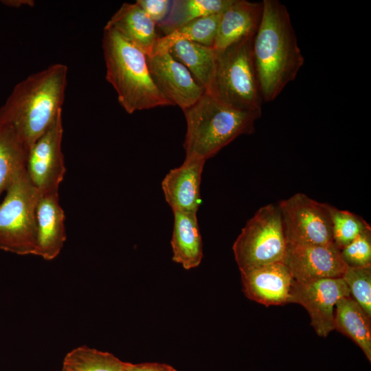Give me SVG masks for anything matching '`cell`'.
Wrapping results in <instances>:
<instances>
[{
	"label": "cell",
	"mask_w": 371,
	"mask_h": 371,
	"mask_svg": "<svg viewBox=\"0 0 371 371\" xmlns=\"http://www.w3.org/2000/svg\"><path fill=\"white\" fill-rule=\"evenodd\" d=\"M342 278L350 296L371 317V266L347 267Z\"/></svg>",
	"instance_id": "26"
},
{
	"label": "cell",
	"mask_w": 371,
	"mask_h": 371,
	"mask_svg": "<svg viewBox=\"0 0 371 371\" xmlns=\"http://www.w3.org/2000/svg\"><path fill=\"white\" fill-rule=\"evenodd\" d=\"M28 153L14 128L0 122V196L26 170Z\"/></svg>",
	"instance_id": "21"
},
{
	"label": "cell",
	"mask_w": 371,
	"mask_h": 371,
	"mask_svg": "<svg viewBox=\"0 0 371 371\" xmlns=\"http://www.w3.org/2000/svg\"><path fill=\"white\" fill-rule=\"evenodd\" d=\"M183 111L187 124L183 145L186 158L205 161L238 136L253 133L261 115L260 111L230 107L207 93Z\"/></svg>",
	"instance_id": "4"
},
{
	"label": "cell",
	"mask_w": 371,
	"mask_h": 371,
	"mask_svg": "<svg viewBox=\"0 0 371 371\" xmlns=\"http://www.w3.org/2000/svg\"><path fill=\"white\" fill-rule=\"evenodd\" d=\"M5 192L0 204V249L21 256H36V207L39 192L26 170Z\"/></svg>",
	"instance_id": "6"
},
{
	"label": "cell",
	"mask_w": 371,
	"mask_h": 371,
	"mask_svg": "<svg viewBox=\"0 0 371 371\" xmlns=\"http://www.w3.org/2000/svg\"><path fill=\"white\" fill-rule=\"evenodd\" d=\"M371 317L351 297L340 299L336 304L334 328L350 338L371 362Z\"/></svg>",
	"instance_id": "19"
},
{
	"label": "cell",
	"mask_w": 371,
	"mask_h": 371,
	"mask_svg": "<svg viewBox=\"0 0 371 371\" xmlns=\"http://www.w3.org/2000/svg\"><path fill=\"white\" fill-rule=\"evenodd\" d=\"M282 262L298 282L342 277L347 269L335 245L286 244Z\"/></svg>",
	"instance_id": "12"
},
{
	"label": "cell",
	"mask_w": 371,
	"mask_h": 371,
	"mask_svg": "<svg viewBox=\"0 0 371 371\" xmlns=\"http://www.w3.org/2000/svg\"><path fill=\"white\" fill-rule=\"evenodd\" d=\"M126 371H177L173 367L165 363L146 362L132 363L126 362Z\"/></svg>",
	"instance_id": "29"
},
{
	"label": "cell",
	"mask_w": 371,
	"mask_h": 371,
	"mask_svg": "<svg viewBox=\"0 0 371 371\" xmlns=\"http://www.w3.org/2000/svg\"><path fill=\"white\" fill-rule=\"evenodd\" d=\"M278 207L286 244L334 245L328 204L297 193Z\"/></svg>",
	"instance_id": "8"
},
{
	"label": "cell",
	"mask_w": 371,
	"mask_h": 371,
	"mask_svg": "<svg viewBox=\"0 0 371 371\" xmlns=\"http://www.w3.org/2000/svg\"><path fill=\"white\" fill-rule=\"evenodd\" d=\"M350 296L342 277L322 278L313 281H295L291 292V303L302 305L308 313L311 324L316 333L325 337L333 330L337 302Z\"/></svg>",
	"instance_id": "10"
},
{
	"label": "cell",
	"mask_w": 371,
	"mask_h": 371,
	"mask_svg": "<svg viewBox=\"0 0 371 371\" xmlns=\"http://www.w3.org/2000/svg\"><path fill=\"white\" fill-rule=\"evenodd\" d=\"M252 48L263 102H272L295 80L304 62L288 10L280 1H262Z\"/></svg>",
	"instance_id": "1"
},
{
	"label": "cell",
	"mask_w": 371,
	"mask_h": 371,
	"mask_svg": "<svg viewBox=\"0 0 371 371\" xmlns=\"http://www.w3.org/2000/svg\"><path fill=\"white\" fill-rule=\"evenodd\" d=\"M61 371H126V362L110 352L81 346L65 355Z\"/></svg>",
	"instance_id": "24"
},
{
	"label": "cell",
	"mask_w": 371,
	"mask_h": 371,
	"mask_svg": "<svg viewBox=\"0 0 371 371\" xmlns=\"http://www.w3.org/2000/svg\"><path fill=\"white\" fill-rule=\"evenodd\" d=\"M334 245L340 250L365 232L370 225L361 216L329 205Z\"/></svg>",
	"instance_id": "25"
},
{
	"label": "cell",
	"mask_w": 371,
	"mask_h": 371,
	"mask_svg": "<svg viewBox=\"0 0 371 371\" xmlns=\"http://www.w3.org/2000/svg\"><path fill=\"white\" fill-rule=\"evenodd\" d=\"M65 220L58 192L39 193L36 207V256L52 260L59 255L67 238Z\"/></svg>",
	"instance_id": "15"
},
{
	"label": "cell",
	"mask_w": 371,
	"mask_h": 371,
	"mask_svg": "<svg viewBox=\"0 0 371 371\" xmlns=\"http://www.w3.org/2000/svg\"><path fill=\"white\" fill-rule=\"evenodd\" d=\"M233 0H175L166 17L157 24L168 34L175 30L201 17L223 12Z\"/></svg>",
	"instance_id": "22"
},
{
	"label": "cell",
	"mask_w": 371,
	"mask_h": 371,
	"mask_svg": "<svg viewBox=\"0 0 371 371\" xmlns=\"http://www.w3.org/2000/svg\"><path fill=\"white\" fill-rule=\"evenodd\" d=\"M262 14V2L233 0L221 13L212 46L218 52L249 37H254Z\"/></svg>",
	"instance_id": "16"
},
{
	"label": "cell",
	"mask_w": 371,
	"mask_h": 371,
	"mask_svg": "<svg viewBox=\"0 0 371 371\" xmlns=\"http://www.w3.org/2000/svg\"><path fill=\"white\" fill-rule=\"evenodd\" d=\"M172 260L189 270L203 258V242L196 212L173 211Z\"/></svg>",
	"instance_id": "18"
},
{
	"label": "cell",
	"mask_w": 371,
	"mask_h": 371,
	"mask_svg": "<svg viewBox=\"0 0 371 371\" xmlns=\"http://www.w3.org/2000/svg\"><path fill=\"white\" fill-rule=\"evenodd\" d=\"M254 38L216 52L213 78L205 93L234 109L261 112L263 100L253 54Z\"/></svg>",
	"instance_id": "5"
},
{
	"label": "cell",
	"mask_w": 371,
	"mask_h": 371,
	"mask_svg": "<svg viewBox=\"0 0 371 371\" xmlns=\"http://www.w3.org/2000/svg\"><path fill=\"white\" fill-rule=\"evenodd\" d=\"M155 27L156 23L136 3H124L105 25L147 56L153 54L159 38Z\"/></svg>",
	"instance_id": "17"
},
{
	"label": "cell",
	"mask_w": 371,
	"mask_h": 371,
	"mask_svg": "<svg viewBox=\"0 0 371 371\" xmlns=\"http://www.w3.org/2000/svg\"><path fill=\"white\" fill-rule=\"evenodd\" d=\"M102 47L106 80L115 89L118 102L128 113L172 106L153 82L144 53L116 31L105 27Z\"/></svg>",
	"instance_id": "3"
},
{
	"label": "cell",
	"mask_w": 371,
	"mask_h": 371,
	"mask_svg": "<svg viewBox=\"0 0 371 371\" xmlns=\"http://www.w3.org/2000/svg\"><path fill=\"white\" fill-rule=\"evenodd\" d=\"M221 13L194 20L175 30L168 34L159 36L153 54L168 52L175 43L181 40L212 47L217 33Z\"/></svg>",
	"instance_id": "23"
},
{
	"label": "cell",
	"mask_w": 371,
	"mask_h": 371,
	"mask_svg": "<svg viewBox=\"0 0 371 371\" xmlns=\"http://www.w3.org/2000/svg\"><path fill=\"white\" fill-rule=\"evenodd\" d=\"M63 127L60 112L47 131L30 149L26 170L39 193L58 192L66 168L62 152Z\"/></svg>",
	"instance_id": "9"
},
{
	"label": "cell",
	"mask_w": 371,
	"mask_h": 371,
	"mask_svg": "<svg viewBox=\"0 0 371 371\" xmlns=\"http://www.w3.org/2000/svg\"><path fill=\"white\" fill-rule=\"evenodd\" d=\"M2 3L14 8H19L23 5L33 6L34 5V1L32 0H6L2 1Z\"/></svg>",
	"instance_id": "30"
},
{
	"label": "cell",
	"mask_w": 371,
	"mask_h": 371,
	"mask_svg": "<svg viewBox=\"0 0 371 371\" xmlns=\"http://www.w3.org/2000/svg\"><path fill=\"white\" fill-rule=\"evenodd\" d=\"M168 52L184 65L196 81L209 90L216 65V52L212 47L181 40L175 43Z\"/></svg>",
	"instance_id": "20"
},
{
	"label": "cell",
	"mask_w": 371,
	"mask_h": 371,
	"mask_svg": "<svg viewBox=\"0 0 371 371\" xmlns=\"http://www.w3.org/2000/svg\"><path fill=\"white\" fill-rule=\"evenodd\" d=\"M171 1L168 0H137L135 3L153 21L158 24L168 14Z\"/></svg>",
	"instance_id": "28"
},
{
	"label": "cell",
	"mask_w": 371,
	"mask_h": 371,
	"mask_svg": "<svg viewBox=\"0 0 371 371\" xmlns=\"http://www.w3.org/2000/svg\"><path fill=\"white\" fill-rule=\"evenodd\" d=\"M286 248L281 214L273 204L261 207L248 220L232 247L240 272L282 262Z\"/></svg>",
	"instance_id": "7"
},
{
	"label": "cell",
	"mask_w": 371,
	"mask_h": 371,
	"mask_svg": "<svg viewBox=\"0 0 371 371\" xmlns=\"http://www.w3.org/2000/svg\"><path fill=\"white\" fill-rule=\"evenodd\" d=\"M67 76L66 65H51L16 85L0 108V122L14 128L28 151L62 112Z\"/></svg>",
	"instance_id": "2"
},
{
	"label": "cell",
	"mask_w": 371,
	"mask_h": 371,
	"mask_svg": "<svg viewBox=\"0 0 371 371\" xmlns=\"http://www.w3.org/2000/svg\"><path fill=\"white\" fill-rule=\"evenodd\" d=\"M339 251L347 267L371 266V230L363 232Z\"/></svg>",
	"instance_id": "27"
},
{
	"label": "cell",
	"mask_w": 371,
	"mask_h": 371,
	"mask_svg": "<svg viewBox=\"0 0 371 371\" xmlns=\"http://www.w3.org/2000/svg\"><path fill=\"white\" fill-rule=\"evenodd\" d=\"M147 63L153 82L172 106L177 105L183 111L205 93L189 70L169 52L147 56Z\"/></svg>",
	"instance_id": "11"
},
{
	"label": "cell",
	"mask_w": 371,
	"mask_h": 371,
	"mask_svg": "<svg viewBox=\"0 0 371 371\" xmlns=\"http://www.w3.org/2000/svg\"><path fill=\"white\" fill-rule=\"evenodd\" d=\"M205 161L186 158L179 167L173 168L161 181L165 199L172 211L197 213L201 204L200 185Z\"/></svg>",
	"instance_id": "14"
},
{
	"label": "cell",
	"mask_w": 371,
	"mask_h": 371,
	"mask_svg": "<svg viewBox=\"0 0 371 371\" xmlns=\"http://www.w3.org/2000/svg\"><path fill=\"white\" fill-rule=\"evenodd\" d=\"M245 296L266 306L291 303L295 282L283 262H274L240 272Z\"/></svg>",
	"instance_id": "13"
}]
</instances>
